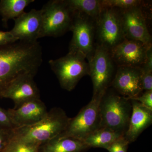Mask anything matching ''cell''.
Instances as JSON below:
<instances>
[{
	"label": "cell",
	"mask_w": 152,
	"mask_h": 152,
	"mask_svg": "<svg viewBox=\"0 0 152 152\" xmlns=\"http://www.w3.org/2000/svg\"><path fill=\"white\" fill-rule=\"evenodd\" d=\"M142 70L139 67L118 66L110 86L123 96L134 99L141 94Z\"/></svg>",
	"instance_id": "cell-13"
},
{
	"label": "cell",
	"mask_w": 152,
	"mask_h": 152,
	"mask_svg": "<svg viewBox=\"0 0 152 152\" xmlns=\"http://www.w3.org/2000/svg\"><path fill=\"white\" fill-rule=\"evenodd\" d=\"M85 142L69 137H57L39 147V152H84L89 148Z\"/></svg>",
	"instance_id": "cell-17"
},
{
	"label": "cell",
	"mask_w": 152,
	"mask_h": 152,
	"mask_svg": "<svg viewBox=\"0 0 152 152\" xmlns=\"http://www.w3.org/2000/svg\"><path fill=\"white\" fill-rule=\"evenodd\" d=\"M120 12L125 39L138 41L147 46L152 45L151 36L142 6Z\"/></svg>",
	"instance_id": "cell-10"
},
{
	"label": "cell",
	"mask_w": 152,
	"mask_h": 152,
	"mask_svg": "<svg viewBox=\"0 0 152 152\" xmlns=\"http://www.w3.org/2000/svg\"><path fill=\"white\" fill-rule=\"evenodd\" d=\"M83 55L69 51L64 56L51 60L49 64L64 89L71 91L85 76L89 75V67Z\"/></svg>",
	"instance_id": "cell-4"
},
{
	"label": "cell",
	"mask_w": 152,
	"mask_h": 152,
	"mask_svg": "<svg viewBox=\"0 0 152 152\" xmlns=\"http://www.w3.org/2000/svg\"><path fill=\"white\" fill-rule=\"evenodd\" d=\"M7 111L15 128L35 124L42 119L48 112L40 99L28 101L17 108Z\"/></svg>",
	"instance_id": "cell-15"
},
{
	"label": "cell",
	"mask_w": 152,
	"mask_h": 152,
	"mask_svg": "<svg viewBox=\"0 0 152 152\" xmlns=\"http://www.w3.org/2000/svg\"><path fill=\"white\" fill-rule=\"evenodd\" d=\"M124 134L107 129L100 128L88 136L83 141L89 148L107 149L113 143Z\"/></svg>",
	"instance_id": "cell-18"
},
{
	"label": "cell",
	"mask_w": 152,
	"mask_h": 152,
	"mask_svg": "<svg viewBox=\"0 0 152 152\" xmlns=\"http://www.w3.org/2000/svg\"><path fill=\"white\" fill-rule=\"evenodd\" d=\"M93 96L91 100L73 118H70L66 129L58 137H69L84 140L100 126L99 106L104 94Z\"/></svg>",
	"instance_id": "cell-5"
},
{
	"label": "cell",
	"mask_w": 152,
	"mask_h": 152,
	"mask_svg": "<svg viewBox=\"0 0 152 152\" xmlns=\"http://www.w3.org/2000/svg\"><path fill=\"white\" fill-rule=\"evenodd\" d=\"M34 0H1L0 15L3 23H7L11 19H15L24 12V10Z\"/></svg>",
	"instance_id": "cell-19"
},
{
	"label": "cell",
	"mask_w": 152,
	"mask_h": 152,
	"mask_svg": "<svg viewBox=\"0 0 152 152\" xmlns=\"http://www.w3.org/2000/svg\"><path fill=\"white\" fill-rule=\"evenodd\" d=\"M143 2L139 0H103L101 1V5L103 8L120 9V10L142 7Z\"/></svg>",
	"instance_id": "cell-22"
},
{
	"label": "cell",
	"mask_w": 152,
	"mask_h": 152,
	"mask_svg": "<svg viewBox=\"0 0 152 152\" xmlns=\"http://www.w3.org/2000/svg\"><path fill=\"white\" fill-rule=\"evenodd\" d=\"M96 45L110 51L125 39L120 11L116 8H103L96 21Z\"/></svg>",
	"instance_id": "cell-8"
},
{
	"label": "cell",
	"mask_w": 152,
	"mask_h": 152,
	"mask_svg": "<svg viewBox=\"0 0 152 152\" xmlns=\"http://www.w3.org/2000/svg\"><path fill=\"white\" fill-rule=\"evenodd\" d=\"M141 68L145 70L152 72V46L148 47L146 53V58L143 65Z\"/></svg>",
	"instance_id": "cell-29"
},
{
	"label": "cell",
	"mask_w": 152,
	"mask_h": 152,
	"mask_svg": "<svg viewBox=\"0 0 152 152\" xmlns=\"http://www.w3.org/2000/svg\"><path fill=\"white\" fill-rule=\"evenodd\" d=\"M0 129L12 130L15 129L9 115L7 110L0 107Z\"/></svg>",
	"instance_id": "cell-24"
},
{
	"label": "cell",
	"mask_w": 152,
	"mask_h": 152,
	"mask_svg": "<svg viewBox=\"0 0 152 152\" xmlns=\"http://www.w3.org/2000/svg\"><path fill=\"white\" fill-rule=\"evenodd\" d=\"M88 63L89 75L93 83V96L105 92L113 79L114 62L110 51L96 45L94 53Z\"/></svg>",
	"instance_id": "cell-9"
},
{
	"label": "cell",
	"mask_w": 152,
	"mask_h": 152,
	"mask_svg": "<svg viewBox=\"0 0 152 152\" xmlns=\"http://www.w3.org/2000/svg\"><path fill=\"white\" fill-rule=\"evenodd\" d=\"M18 41L10 31H0V47Z\"/></svg>",
	"instance_id": "cell-28"
},
{
	"label": "cell",
	"mask_w": 152,
	"mask_h": 152,
	"mask_svg": "<svg viewBox=\"0 0 152 152\" xmlns=\"http://www.w3.org/2000/svg\"><path fill=\"white\" fill-rule=\"evenodd\" d=\"M141 70V81L143 91H152V72L145 70L142 68Z\"/></svg>",
	"instance_id": "cell-25"
},
{
	"label": "cell",
	"mask_w": 152,
	"mask_h": 152,
	"mask_svg": "<svg viewBox=\"0 0 152 152\" xmlns=\"http://www.w3.org/2000/svg\"><path fill=\"white\" fill-rule=\"evenodd\" d=\"M39 147L12 137L1 152H39Z\"/></svg>",
	"instance_id": "cell-21"
},
{
	"label": "cell",
	"mask_w": 152,
	"mask_h": 152,
	"mask_svg": "<svg viewBox=\"0 0 152 152\" xmlns=\"http://www.w3.org/2000/svg\"><path fill=\"white\" fill-rule=\"evenodd\" d=\"M132 113L124 137L129 143L135 141L145 129L151 125L152 110L132 99Z\"/></svg>",
	"instance_id": "cell-16"
},
{
	"label": "cell",
	"mask_w": 152,
	"mask_h": 152,
	"mask_svg": "<svg viewBox=\"0 0 152 152\" xmlns=\"http://www.w3.org/2000/svg\"><path fill=\"white\" fill-rule=\"evenodd\" d=\"M69 119L62 109L53 108L36 124L14 129L12 138L40 147L61 135Z\"/></svg>",
	"instance_id": "cell-2"
},
{
	"label": "cell",
	"mask_w": 152,
	"mask_h": 152,
	"mask_svg": "<svg viewBox=\"0 0 152 152\" xmlns=\"http://www.w3.org/2000/svg\"><path fill=\"white\" fill-rule=\"evenodd\" d=\"M69 31L73 36L69 51L80 53L88 61L96 49V21L84 14L74 12Z\"/></svg>",
	"instance_id": "cell-7"
},
{
	"label": "cell",
	"mask_w": 152,
	"mask_h": 152,
	"mask_svg": "<svg viewBox=\"0 0 152 152\" xmlns=\"http://www.w3.org/2000/svg\"><path fill=\"white\" fill-rule=\"evenodd\" d=\"M13 130L0 129V152L2 151L12 139Z\"/></svg>",
	"instance_id": "cell-27"
},
{
	"label": "cell",
	"mask_w": 152,
	"mask_h": 152,
	"mask_svg": "<svg viewBox=\"0 0 152 152\" xmlns=\"http://www.w3.org/2000/svg\"><path fill=\"white\" fill-rule=\"evenodd\" d=\"M132 99L137 101L142 105L152 110V91H145L142 94Z\"/></svg>",
	"instance_id": "cell-26"
},
{
	"label": "cell",
	"mask_w": 152,
	"mask_h": 152,
	"mask_svg": "<svg viewBox=\"0 0 152 152\" xmlns=\"http://www.w3.org/2000/svg\"><path fill=\"white\" fill-rule=\"evenodd\" d=\"M132 109L131 99L118 93H107L106 91L100 104V128L125 135L129 126Z\"/></svg>",
	"instance_id": "cell-3"
},
{
	"label": "cell",
	"mask_w": 152,
	"mask_h": 152,
	"mask_svg": "<svg viewBox=\"0 0 152 152\" xmlns=\"http://www.w3.org/2000/svg\"><path fill=\"white\" fill-rule=\"evenodd\" d=\"M36 75L27 73L17 78L0 95V97L10 99L13 101L14 109L28 101L40 99L39 88L34 81Z\"/></svg>",
	"instance_id": "cell-12"
},
{
	"label": "cell",
	"mask_w": 152,
	"mask_h": 152,
	"mask_svg": "<svg viewBox=\"0 0 152 152\" xmlns=\"http://www.w3.org/2000/svg\"><path fill=\"white\" fill-rule=\"evenodd\" d=\"M42 10L39 38L62 36L69 31L73 17L66 0H52L44 5Z\"/></svg>",
	"instance_id": "cell-6"
},
{
	"label": "cell",
	"mask_w": 152,
	"mask_h": 152,
	"mask_svg": "<svg viewBox=\"0 0 152 152\" xmlns=\"http://www.w3.org/2000/svg\"><path fill=\"white\" fill-rule=\"evenodd\" d=\"M42 63V49L38 41H18L0 47V95L22 75H36Z\"/></svg>",
	"instance_id": "cell-1"
},
{
	"label": "cell",
	"mask_w": 152,
	"mask_h": 152,
	"mask_svg": "<svg viewBox=\"0 0 152 152\" xmlns=\"http://www.w3.org/2000/svg\"><path fill=\"white\" fill-rule=\"evenodd\" d=\"M15 25L10 32L18 40L35 42L39 39L42 25V10L33 9L14 19Z\"/></svg>",
	"instance_id": "cell-14"
},
{
	"label": "cell",
	"mask_w": 152,
	"mask_h": 152,
	"mask_svg": "<svg viewBox=\"0 0 152 152\" xmlns=\"http://www.w3.org/2000/svg\"><path fill=\"white\" fill-rule=\"evenodd\" d=\"M149 46L138 41L125 39L111 49L110 54L118 66L141 67L145 61L146 53Z\"/></svg>",
	"instance_id": "cell-11"
},
{
	"label": "cell",
	"mask_w": 152,
	"mask_h": 152,
	"mask_svg": "<svg viewBox=\"0 0 152 152\" xmlns=\"http://www.w3.org/2000/svg\"><path fill=\"white\" fill-rule=\"evenodd\" d=\"M73 12H78L96 20L102 7L99 0H66Z\"/></svg>",
	"instance_id": "cell-20"
},
{
	"label": "cell",
	"mask_w": 152,
	"mask_h": 152,
	"mask_svg": "<svg viewBox=\"0 0 152 152\" xmlns=\"http://www.w3.org/2000/svg\"><path fill=\"white\" fill-rule=\"evenodd\" d=\"M129 144L124 136L113 143L107 150L109 152H127Z\"/></svg>",
	"instance_id": "cell-23"
}]
</instances>
